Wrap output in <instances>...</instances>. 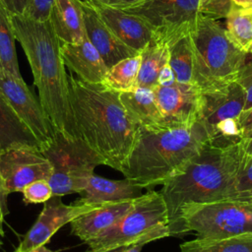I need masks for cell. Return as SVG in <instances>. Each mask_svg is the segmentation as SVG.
I'll return each mask as SVG.
<instances>
[{"label": "cell", "mask_w": 252, "mask_h": 252, "mask_svg": "<svg viewBox=\"0 0 252 252\" xmlns=\"http://www.w3.org/2000/svg\"><path fill=\"white\" fill-rule=\"evenodd\" d=\"M70 101L79 138L120 171L139 126L127 115L119 92L68 75Z\"/></svg>", "instance_id": "obj_1"}, {"label": "cell", "mask_w": 252, "mask_h": 252, "mask_svg": "<svg viewBox=\"0 0 252 252\" xmlns=\"http://www.w3.org/2000/svg\"><path fill=\"white\" fill-rule=\"evenodd\" d=\"M11 21L31 66L39 102L54 131L69 139L79 138L60 52L61 40L49 20L39 22L27 16H11Z\"/></svg>", "instance_id": "obj_2"}, {"label": "cell", "mask_w": 252, "mask_h": 252, "mask_svg": "<svg viewBox=\"0 0 252 252\" xmlns=\"http://www.w3.org/2000/svg\"><path fill=\"white\" fill-rule=\"evenodd\" d=\"M244 147L242 141L227 145L208 142L176 175L160 189L168 213V227L187 206L234 199V184Z\"/></svg>", "instance_id": "obj_3"}, {"label": "cell", "mask_w": 252, "mask_h": 252, "mask_svg": "<svg viewBox=\"0 0 252 252\" xmlns=\"http://www.w3.org/2000/svg\"><path fill=\"white\" fill-rule=\"evenodd\" d=\"M210 142L204 127L139 126L133 147L120 172L142 188L162 185L179 173Z\"/></svg>", "instance_id": "obj_4"}, {"label": "cell", "mask_w": 252, "mask_h": 252, "mask_svg": "<svg viewBox=\"0 0 252 252\" xmlns=\"http://www.w3.org/2000/svg\"><path fill=\"white\" fill-rule=\"evenodd\" d=\"M189 38L195 85L206 90L236 81L247 53L234 43L220 24L199 15Z\"/></svg>", "instance_id": "obj_5"}, {"label": "cell", "mask_w": 252, "mask_h": 252, "mask_svg": "<svg viewBox=\"0 0 252 252\" xmlns=\"http://www.w3.org/2000/svg\"><path fill=\"white\" fill-rule=\"evenodd\" d=\"M169 235L164 199L160 192L149 191L134 200L118 222L90 240L87 252H103L137 242L148 243Z\"/></svg>", "instance_id": "obj_6"}, {"label": "cell", "mask_w": 252, "mask_h": 252, "mask_svg": "<svg viewBox=\"0 0 252 252\" xmlns=\"http://www.w3.org/2000/svg\"><path fill=\"white\" fill-rule=\"evenodd\" d=\"M193 231L197 238H221L252 233V200L223 199L185 207L170 235Z\"/></svg>", "instance_id": "obj_7"}, {"label": "cell", "mask_w": 252, "mask_h": 252, "mask_svg": "<svg viewBox=\"0 0 252 252\" xmlns=\"http://www.w3.org/2000/svg\"><path fill=\"white\" fill-rule=\"evenodd\" d=\"M47 158L52 174L49 184L53 196L81 194L97 165H105L103 158L81 138L69 139L55 132L53 139L40 149Z\"/></svg>", "instance_id": "obj_8"}, {"label": "cell", "mask_w": 252, "mask_h": 252, "mask_svg": "<svg viewBox=\"0 0 252 252\" xmlns=\"http://www.w3.org/2000/svg\"><path fill=\"white\" fill-rule=\"evenodd\" d=\"M245 101L246 92L236 81L201 90L198 122L211 143L227 145L241 141L239 117Z\"/></svg>", "instance_id": "obj_9"}, {"label": "cell", "mask_w": 252, "mask_h": 252, "mask_svg": "<svg viewBox=\"0 0 252 252\" xmlns=\"http://www.w3.org/2000/svg\"><path fill=\"white\" fill-rule=\"evenodd\" d=\"M124 11L141 18L169 46L187 36L199 17L198 0H143Z\"/></svg>", "instance_id": "obj_10"}, {"label": "cell", "mask_w": 252, "mask_h": 252, "mask_svg": "<svg viewBox=\"0 0 252 252\" xmlns=\"http://www.w3.org/2000/svg\"><path fill=\"white\" fill-rule=\"evenodd\" d=\"M0 173L7 195L22 192L38 179L49 180L52 166L39 149L11 148L0 156Z\"/></svg>", "instance_id": "obj_11"}, {"label": "cell", "mask_w": 252, "mask_h": 252, "mask_svg": "<svg viewBox=\"0 0 252 252\" xmlns=\"http://www.w3.org/2000/svg\"><path fill=\"white\" fill-rule=\"evenodd\" d=\"M0 95L32 130L41 148L53 139L55 131L39 99L31 92L23 78L10 76L0 69Z\"/></svg>", "instance_id": "obj_12"}, {"label": "cell", "mask_w": 252, "mask_h": 252, "mask_svg": "<svg viewBox=\"0 0 252 252\" xmlns=\"http://www.w3.org/2000/svg\"><path fill=\"white\" fill-rule=\"evenodd\" d=\"M98 206L100 205L84 204L78 201L66 205L61 201L60 196H52L43 203V209L35 222L25 234L14 252H28L35 247L45 245L63 225Z\"/></svg>", "instance_id": "obj_13"}, {"label": "cell", "mask_w": 252, "mask_h": 252, "mask_svg": "<svg viewBox=\"0 0 252 252\" xmlns=\"http://www.w3.org/2000/svg\"><path fill=\"white\" fill-rule=\"evenodd\" d=\"M153 90L166 125L190 127L198 122L201 89L197 85L175 82Z\"/></svg>", "instance_id": "obj_14"}, {"label": "cell", "mask_w": 252, "mask_h": 252, "mask_svg": "<svg viewBox=\"0 0 252 252\" xmlns=\"http://www.w3.org/2000/svg\"><path fill=\"white\" fill-rule=\"evenodd\" d=\"M81 1L86 35L99 52L108 68L127 57L139 54L123 43L98 17L94 8L88 2Z\"/></svg>", "instance_id": "obj_15"}, {"label": "cell", "mask_w": 252, "mask_h": 252, "mask_svg": "<svg viewBox=\"0 0 252 252\" xmlns=\"http://www.w3.org/2000/svg\"><path fill=\"white\" fill-rule=\"evenodd\" d=\"M90 4L111 32L137 52L141 53L155 36L152 29L141 18L121 9Z\"/></svg>", "instance_id": "obj_16"}, {"label": "cell", "mask_w": 252, "mask_h": 252, "mask_svg": "<svg viewBox=\"0 0 252 252\" xmlns=\"http://www.w3.org/2000/svg\"><path fill=\"white\" fill-rule=\"evenodd\" d=\"M60 52L65 66L78 79L90 84L103 83L109 68L87 35L80 43L61 41Z\"/></svg>", "instance_id": "obj_17"}, {"label": "cell", "mask_w": 252, "mask_h": 252, "mask_svg": "<svg viewBox=\"0 0 252 252\" xmlns=\"http://www.w3.org/2000/svg\"><path fill=\"white\" fill-rule=\"evenodd\" d=\"M134 200L106 203L77 217L70 222L71 233L87 244L118 222L130 210Z\"/></svg>", "instance_id": "obj_18"}, {"label": "cell", "mask_w": 252, "mask_h": 252, "mask_svg": "<svg viewBox=\"0 0 252 252\" xmlns=\"http://www.w3.org/2000/svg\"><path fill=\"white\" fill-rule=\"evenodd\" d=\"M142 187L124 178L112 180L96 174H92L77 201L84 204L103 205L106 203L133 200L142 195Z\"/></svg>", "instance_id": "obj_19"}, {"label": "cell", "mask_w": 252, "mask_h": 252, "mask_svg": "<svg viewBox=\"0 0 252 252\" xmlns=\"http://www.w3.org/2000/svg\"><path fill=\"white\" fill-rule=\"evenodd\" d=\"M49 22L62 42L80 43L86 36L80 0H53Z\"/></svg>", "instance_id": "obj_20"}, {"label": "cell", "mask_w": 252, "mask_h": 252, "mask_svg": "<svg viewBox=\"0 0 252 252\" xmlns=\"http://www.w3.org/2000/svg\"><path fill=\"white\" fill-rule=\"evenodd\" d=\"M120 100L129 118L138 126L158 127L166 125L158 106L153 89L134 87L119 93Z\"/></svg>", "instance_id": "obj_21"}, {"label": "cell", "mask_w": 252, "mask_h": 252, "mask_svg": "<svg viewBox=\"0 0 252 252\" xmlns=\"http://www.w3.org/2000/svg\"><path fill=\"white\" fill-rule=\"evenodd\" d=\"M0 147L41 149L39 141L32 130L0 95Z\"/></svg>", "instance_id": "obj_22"}, {"label": "cell", "mask_w": 252, "mask_h": 252, "mask_svg": "<svg viewBox=\"0 0 252 252\" xmlns=\"http://www.w3.org/2000/svg\"><path fill=\"white\" fill-rule=\"evenodd\" d=\"M142 61L135 87L154 89L161 69L169 61V45L155 36L141 52Z\"/></svg>", "instance_id": "obj_23"}, {"label": "cell", "mask_w": 252, "mask_h": 252, "mask_svg": "<svg viewBox=\"0 0 252 252\" xmlns=\"http://www.w3.org/2000/svg\"><path fill=\"white\" fill-rule=\"evenodd\" d=\"M180 252H252V233L221 238H195L182 243Z\"/></svg>", "instance_id": "obj_24"}, {"label": "cell", "mask_w": 252, "mask_h": 252, "mask_svg": "<svg viewBox=\"0 0 252 252\" xmlns=\"http://www.w3.org/2000/svg\"><path fill=\"white\" fill-rule=\"evenodd\" d=\"M16 39L11 16L0 6V69L10 76L22 78L16 53Z\"/></svg>", "instance_id": "obj_25"}, {"label": "cell", "mask_w": 252, "mask_h": 252, "mask_svg": "<svg viewBox=\"0 0 252 252\" xmlns=\"http://www.w3.org/2000/svg\"><path fill=\"white\" fill-rule=\"evenodd\" d=\"M226 19V32L234 43L247 54L252 50V8L233 4Z\"/></svg>", "instance_id": "obj_26"}, {"label": "cell", "mask_w": 252, "mask_h": 252, "mask_svg": "<svg viewBox=\"0 0 252 252\" xmlns=\"http://www.w3.org/2000/svg\"><path fill=\"white\" fill-rule=\"evenodd\" d=\"M141 53L122 59L109 68L102 83L105 87L116 92H125L133 89L141 67Z\"/></svg>", "instance_id": "obj_27"}, {"label": "cell", "mask_w": 252, "mask_h": 252, "mask_svg": "<svg viewBox=\"0 0 252 252\" xmlns=\"http://www.w3.org/2000/svg\"><path fill=\"white\" fill-rule=\"evenodd\" d=\"M176 82L195 85L194 58L189 34L169 46V61Z\"/></svg>", "instance_id": "obj_28"}, {"label": "cell", "mask_w": 252, "mask_h": 252, "mask_svg": "<svg viewBox=\"0 0 252 252\" xmlns=\"http://www.w3.org/2000/svg\"><path fill=\"white\" fill-rule=\"evenodd\" d=\"M252 194V154L244 150L234 184V199L251 200Z\"/></svg>", "instance_id": "obj_29"}, {"label": "cell", "mask_w": 252, "mask_h": 252, "mask_svg": "<svg viewBox=\"0 0 252 252\" xmlns=\"http://www.w3.org/2000/svg\"><path fill=\"white\" fill-rule=\"evenodd\" d=\"M22 193L26 204L45 203L53 196L52 188L46 179H38L32 182L23 189Z\"/></svg>", "instance_id": "obj_30"}, {"label": "cell", "mask_w": 252, "mask_h": 252, "mask_svg": "<svg viewBox=\"0 0 252 252\" xmlns=\"http://www.w3.org/2000/svg\"><path fill=\"white\" fill-rule=\"evenodd\" d=\"M233 4L232 0H198L199 15L216 21L225 19Z\"/></svg>", "instance_id": "obj_31"}, {"label": "cell", "mask_w": 252, "mask_h": 252, "mask_svg": "<svg viewBox=\"0 0 252 252\" xmlns=\"http://www.w3.org/2000/svg\"><path fill=\"white\" fill-rule=\"evenodd\" d=\"M53 0H30L26 16L39 22L49 20Z\"/></svg>", "instance_id": "obj_32"}, {"label": "cell", "mask_w": 252, "mask_h": 252, "mask_svg": "<svg viewBox=\"0 0 252 252\" xmlns=\"http://www.w3.org/2000/svg\"><path fill=\"white\" fill-rule=\"evenodd\" d=\"M236 82L239 83L246 92V101L243 110L252 107V61L245 63L240 69Z\"/></svg>", "instance_id": "obj_33"}, {"label": "cell", "mask_w": 252, "mask_h": 252, "mask_svg": "<svg viewBox=\"0 0 252 252\" xmlns=\"http://www.w3.org/2000/svg\"><path fill=\"white\" fill-rule=\"evenodd\" d=\"M30 0H0V6L10 16H26Z\"/></svg>", "instance_id": "obj_34"}, {"label": "cell", "mask_w": 252, "mask_h": 252, "mask_svg": "<svg viewBox=\"0 0 252 252\" xmlns=\"http://www.w3.org/2000/svg\"><path fill=\"white\" fill-rule=\"evenodd\" d=\"M240 138L243 143H246L252 139V107L243 110L239 117Z\"/></svg>", "instance_id": "obj_35"}, {"label": "cell", "mask_w": 252, "mask_h": 252, "mask_svg": "<svg viewBox=\"0 0 252 252\" xmlns=\"http://www.w3.org/2000/svg\"><path fill=\"white\" fill-rule=\"evenodd\" d=\"M82 1H86V2H89L92 4H95V5L126 10L128 8H131V7L139 4L143 0H82Z\"/></svg>", "instance_id": "obj_36"}, {"label": "cell", "mask_w": 252, "mask_h": 252, "mask_svg": "<svg viewBox=\"0 0 252 252\" xmlns=\"http://www.w3.org/2000/svg\"><path fill=\"white\" fill-rule=\"evenodd\" d=\"M175 82H176L175 74L168 63L159 72V75L158 78V86L167 87V86L173 85Z\"/></svg>", "instance_id": "obj_37"}, {"label": "cell", "mask_w": 252, "mask_h": 252, "mask_svg": "<svg viewBox=\"0 0 252 252\" xmlns=\"http://www.w3.org/2000/svg\"><path fill=\"white\" fill-rule=\"evenodd\" d=\"M2 148L0 147V156L2 153ZM7 197L8 195L6 194L5 190H4V185H3V181H2V177H1V173H0V202H1V206H2V210L5 214V216L8 215L9 210H8V204H7Z\"/></svg>", "instance_id": "obj_38"}, {"label": "cell", "mask_w": 252, "mask_h": 252, "mask_svg": "<svg viewBox=\"0 0 252 252\" xmlns=\"http://www.w3.org/2000/svg\"><path fill=\"white\" fill-rule=\"evenodd\" d=\"M147 244L145 242H137L128 246H125L121 252H141L143 246Z\"/></svg>", "instance_id": "obj_39"}, {"label": "cell", "mask_w": 252, "mask_h": 252, "mask_svg": "<svg viewBox=\"0 0 252 252\" xmlns=\"http://www.w3.org/2000/svg\"><path fill=\"white\" fill-rule=\"evenodd\" d=\"M232 2L243 8H252V0H232Z\"/></svg>", "instance_id": "obj_40"}, {"label": "cell", "mask_w": 252, "mask_h": 252, "mask_svg": "<svg viewBox=\"0 0 252 252\" xmlns=\"http://www.w3.org/2000/svg\"><path fill=\"white\" fill-rule=\"evenodd\" d=\"M5 214L2 210V206H1V202H0V236H4V229H3V223H4V220H5Z\"/></svg>", "instance_id": "obj_41"}, {"label": "cell", "mask_w": 252, "mask_h": 252, "mask_svg": "<svg viewBox=\"0 0 252 252\" xmlns=\"http://www.w3.org/2000/svg\"><path fill=\"white\" fill-rule=\"evenodd\" d=\"M28 252H58V250L56 251H53V250H50L48 248L45 247V245H41V246H38V247H35Z\"/></svg>", "instance_id": "obj_42"}, {"label": "cell", "mask_w": 252, "mask_h": 252, "mask_svg": "<svg viewBox=\"0 0 252 252\" xmlns=\"http://www.w3.org/2000/svg\"><path fill=\"white\" fill-rule=\"evenodd\" d=\"M243 147L247 154H252V139L246 143H243Z\"/></svg>", "instance_id": "obj_43"}, {"label": "cell", "mask_w": 252, "mask_h": 252, "mask_svg": "<svg viewBox=\"0 0 252 252\" xmlns=\"http://www.w3.org/2000/svg\"><path fill=\"white\" fill-rule=\"evenodd\" d=\"M124 247H125V246H123V247H118V248H115V249H110V250L103 251V252H121ZM86 252H87V251H86Z\"/></svg>", "instance_id": "obj_44"}, {"label": "cell", "mask_w": 252, "mask_h": 252, "mask_svg": "<svg viewBox=\"0 0 252 252\" xmlns=\"http://www.w3.org/2000/svg\"><path fill=\"white\" fill-rule=\"evenodd\" d=\"M0 237H1V236H0ZM2 245H3V242H2V240H1V239H0V247H1V246H2Z\"/></svg>", "instance_id": "obj_45"}, {"label": "cell", "mask_w": 252, "mask_h": 252, "mask_svg": "<svg viewBox=\"0 0 252 252\" xmlns=\"http://www.w3.org/2000/svg\"><path fill=\"white\" fill-rule=\"evenodd\" d=\"M251 200H252V194H251Z\"/></svg>", "instance_id": "obj_46"}, {"label": "cell", "mask_w": 252, "mask_h": 252, "mask_svg": "<svg viewBox=\"0 0 252 252\" xmlns=\"http://www.w3.org/2000/svg\"><path fill=\"white\" fill-rule=\"evenodd\" d=\"M250 53H251V54H252V50H251V52H250Z\"/></svg>", "instance_id": "obj_47"}]
</instances>
